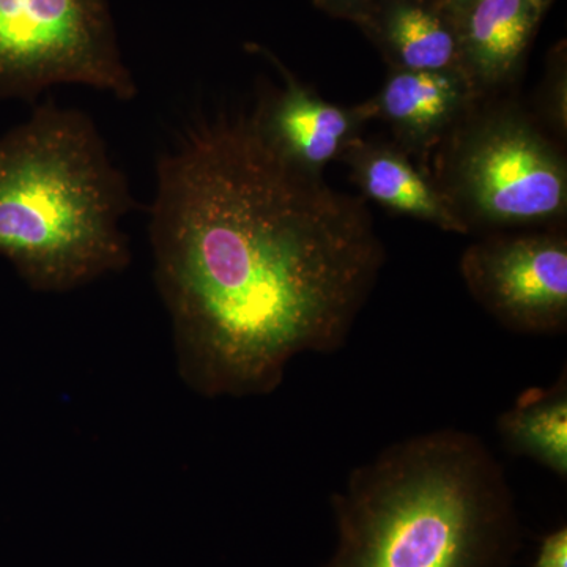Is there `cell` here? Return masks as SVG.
<instances>
[{"label": "cell", "instance_id": "obj_1", "mask_svg": "<svg viewBox=\"0 0 567 567\" xmlns=\"http://www.w3.org/2000/svg\"><path fill=\"white\" fill-rule=\"evenodd\" d=\"M155 278L183 379L271 393L301 353H333L385 264L363 199L276 152L254 112L193 126L156 166Z\"/></svg>", "mask_w": 567, "mask_h": 567}, {"label": "cell", "instance_id": "obj_2", "mask_svg": "<svg viewBox=\"0 0 567 567\" xmlns=\"http://www.w3.org/2000/svg\"><path fill=\"white\" fill-rule=\"evenodd\" d=\"M324 567H513L516 499L480 436L440 429L388 446L331 498Z\"/></svg>", "mask_w": 567, "mask_h": 567}, {"label": "cell", "instance_id": "obj_3", "mask_svg": "<svg viewBox=\"0 0 567 567\" xmlns=\"http://www.w3.org/2000/svg\"><path fill=\"white\" fill-rule=\"evenodd\" d=\"M133 207L91 115L41 104L0 136V256L40 292H66L130 264Z\"/></svg>", "mask_w": 567, "mask_h": 567}, {"label": "cell", "instance_id": "obj_4", "mask_svg": "<svg viewBox=\"0 0 567 567\" xmlns=\"http://www.w3.org/2000/svg\"><path fill=\"white\" fill-rule=\"evenodd\" d=\"M447 137L445 174L436 186L470 229L551 223L566 215L565 158L524 112L470 110Z\"/></svg>", "mask_w": 567, "mask_h": 567}, {"label": "cell", "instance_id": "obj_5", "mask_svg": "<svg viewBox=\"0 0 567 567\" xmlns=\"http://www.w3.org/2000/svg\"><path fill=\"white\" fill-rule=\"evenodd\" d=\"M137 95L110 0H0V100H32L55 85Z\"/></svg>", "mask_w": 567, "mask_h": 567}, {"label": "cell", "instance_id": "obj_6", "mask_svg": "<svg viewBox=\"0 0 567 567\" xmlns=\"http://www.w3.org/2000/svg\"><path fill=\"white\" fill-rule=\"evenodd\" d=\"M458 268L472 297L507 330L525 334L565 333V235L484 238L465 249Z\"/></svg>", "mask_w": 567, "mask_h": 567}, {"label": "cell", "instance_id": "obj_7", "mask_svg": "<svg viewBox=\"0 0 567 567\" xmlns=\"http://www.w3.org/2000/svg\"><path fill=\"white\" fill-rule=\"evenodd\" d=\"M281 74L282 89L265 96L254 110L257 125L276 152L308 173L322 175L324 167L349 148L369 118L363 104L334 106L301 84L270 51L249 44Z\"/></svg>", "mask_w": 567, "mask_h": 567}, {"label": "cell", "instance_id": "obj_8", "mask_svg": "<svg viewBox=\"0 0 567 567\" xmlns=\"http://www.w3.org/2000/svg\"><path fill=\"white\" fill-rule=\"evenodd\" d=\"M476 100L461 71H394L363 107L369 121L390 123L402 151L427 152L450 136Z\"/></svg>", "mask_w": 567, "mask_h": 567}, {"label": "cell", "instance_id": "obj_9", "mask_svg": "<svg viewBox=\"0 0 567 567\" xmlns=\"http://www.w3.org/2000/svg\"><path fill=\"white\" fill-rule=\"evenodd\" d=\"M462 11L461 71L480 100L513 80L540 11L528 0H476Z\"/></svg>", "mask_w": 567, "mask_h": 567}, {"label": "cell", "instance_id": "obj_10", "mask_svg": "<svg viewBox=\"0 0 567 567\" xmlns=\"http://www.w3.org/2000/svg\"><path fill=\"white\" fill-rule=\"evenodd\" d=\"M368 199L399 215L434 224L445 233L468 234L470 227L435 183L410 163L401 147L354 140L341 158Z\"/></svg>", "mask_w": 567, "mask_h": 567}, {"label": "cell", "instance_id": "obj_11", "mask_svg": "<svg viewBox=\"0 0 567 567\" xmlns=\"http://www.w3.org/2000/svg\"><path fill=\"white\" fill-rule=\"evenodd\" d=\"M451 11L440 2L385 0L361 24L379 37L394 71H461L458 21Z\"/></svg>", "mask_w": 567, "mask_h": 567}, {"label": "cell", "instance_id": "obj_12", "mask_svg": "<svg viewBox=\"0 0 567 567\" xmlns=\"http://www.w3.org/2000/svg\"><path fill=\"white\" fill-rule=\"evenodd\" d=\"M507 450L532 458L563 481L567 477V377L548 388H532L496 421Z\"/></svg>", "mask_w": 567, "mask_h": 567}, {"label": "cell", "instance_id": "obj_13", "mask_svg": "<svg viewBox=\"0 0 567 567\" xmlns=\"http://www.w3.org/2000/svg\"><path fill=\"white\" fill-rule=\"evenodd\" d=\"M533 567H567L566 525L547 533L537 546Z\"/></svg>", "mask_w": 567, "mask_h": 567}, {"label": "cell", "instance_id": "obj_14", "mask_svg": "<svg viewBox=\"0 0 567 567\" xmlns=\"http://www.w3.org/2000/svg\"><path fill=\"white\" fill-rule=\"evenodd\" d=\"M320 9L333 17L349 18L358 24L368 20L385 0H315Z\"/></svg>", "mask_w": 567, "mask_h": 567}, {"label": "cell", "instance_id": "obj_15", "mask_svg": "<svg viewBox=\"0 0 567 567\" xmlns=\"http://www.w3.org/2000/svg\"><path fill=\"white\" fill-rule=\"evenodd\" d=\"M439 2L453 11H462L466 7L472 6L473 2H476V0H439Z\"/></svg>", "mask_w": 567, "mask_h": 567}, {"label": "cell", "instance_id": "obj_16", "mask_svg": "<svg viewBox=\"0 0 567 567\" xmlns=\"http://www.w3.org/2000/svg\"><path fill=\"white\" fill-rule=\"evenodd\" d=\"M529 3H532L535 9L543 11L544 7L547 6L548 0H528Z\"/></svg>", "mask_w": 567, "mask_h": 567}]
</instances>
